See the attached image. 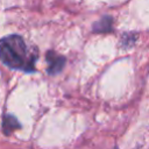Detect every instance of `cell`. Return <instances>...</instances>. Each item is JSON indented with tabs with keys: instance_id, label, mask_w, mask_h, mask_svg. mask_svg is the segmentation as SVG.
I'll return each instance as SVG.
<instances>
[{
	"instance_id": "cell-1",
	"label": "cell",
	"mask_w": 149,
	"mask_h": 149,
	"mask_svg": "<svg viewBox=\"0 0 149 149\" xmlns=\"http://www.w3.org/2000/svg\"><path fill=\"white\" fill-rule=\"evenodd\" d=\"M36 58V51L30 50L21 36L8 35L0 40V59L8 68L31 72Z\"/></svg>"
},
{
	"instance_id": "cell-2",
	"label": "cell",
	"mask_w": 149,
	"mask_h": 149,
	"mask_svg": "<svg viewBox=\"0 0 149 149\" xmlns=\"http://www.w3.org/2000/svg\"><path fill=\"white\" fill-rule=\"evenodd\" d=\"M47 63H48V73L49 74H57L59 73L64 65H65V57L62 55L56 54L55 51L50 50L47 52Z\"/></svg>"
},
{
	"instance_id": "cell-3",
	"label": "cell",
	"mask_w": 149,
	"mask_h": 149,
	"mask_svg": "<svg viewBox=\"0 0 149 149\" xmlns=\"http://www.w3.org/2000/svg\"><path fill=\"white\" fill-rule=\"evenodd\" d=\"M20 128V123L17 121V119L10 114H7L6 116H3V121H2V130L6 135H9L10 133H13L15 129Z\"/></svg>"
},
{
	"instance_id": "cell-4",
	"label": "cell",
	"mask_w": 149,
	"mask_h": 149,
	"mask_svg": "<svg viewBox=\"0 0 149 149\" xmlns=\"http://www.w3.org/2000/svg\"><path fill=\"white\" fill-rule=\"evenodd\" d=\"M113 20L111 16H104L101 20L94 23L93 30L94 33H109L112 30Z\"/></svg>"
}]
</instances>
